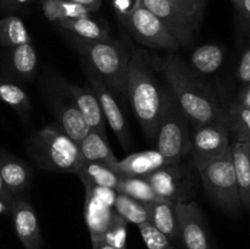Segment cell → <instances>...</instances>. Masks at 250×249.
Here are the masks:
<instances>
[{"label":"cell","mask_w":250,"mask_h":249,"mask_svg":"<svg viewBox=\"0 0 250 249\" xmlns=\"http://www.w3.org/2000/svg\"><path fill=\"white\" fill-rule=\"evenodd\" d=\"M24 43H32V38L20 17L7 16L0 20V45L14 48Z\"/></svg>","instance_id":"28"},{"label":"cell","mask_w":250,"mask_h":249,"mask_svg":"<svg viewBox=\"0 0 250 249\" xmlns=\"http://www.w3.org/2000/svg\"><path fill=\"white\" fill-rule=\"evenodd\" d=\"M4 211H9V207H7L4 202H1V200H0V214Z\"/></svg>","instance_id":"43"},{"label":"cell","mask_w":250,"mask_h":249,"mask_svg":"<svg viewBox=\"0 0 250 249\" xmlns=\"http://www.w3.org/2000/svg\"><path fill=\"white\" fill-rule=\"evenodd\" d=\"M114 210L128 224H134L138 226L143 222L149 221L148 204L138 202V200L133 199L128 195L121 194V193H117Z\"/></svg>","instance_id":"30"},{"label":"cell","mask_w":250,"mask_h":249,"mask_svg":"<svg viewBox=\"0 0 250 249\" xmlns=\"http://www.w3.org/2000/svg\"><path fill=\"white\" fill-rule=\"evenodd\" d=\"M93 249H114L109 244L105 243L104 241H99L97 243H93Z\"/></svg>","instance_id":"41"},{"label":"cell","mask_w":250,"mask_h":249,"mask_svg":"<svg viewBox=\"0 0 250 249\" xmlns=\"http://www.w3.org/2000/svg\"><path fill=\"white\" fill-rule=\"evenodd\" d=\"M15 232L24 249H42V233L38 217L31 203L21 195L15 197L9 207Z\"/></svg>","instance_id":"15"},{"label":"cell","mask_w":250,"mask_h":249,"mask_svg":"<svg viewBox=\"0 0 250 249\" xmlns=\"http://www.w3.org/2000/svg\"><path fill=\"white\" fill-rule=\"evenodd\" d=\"M28 154L39 168L54 172L77 173L81 164L78 143L55 126H45L31 137Z\"/></svg>","instance_id":"4"},{"label":"cell","mask_w":250,"mask_h":249,"mask_svg":"<svg viewBox=\"0 0 250 249\" xmlns=\"http://www.w3.org/2000/svg\"><path fill=\"white\" fill-rule=\"evenodd\" d=\"M193 165L199 173L208 197L229 214L238 215L242 207L232 161V149L217 158H193Z\"/></svg>","instance_id":"5"},{"label":"cell","mask_w":250,"mask_h":249,"mask_svg":"<svg viewBox=\"0 0 250 249\" xmlns=\"http://www.w3.org/2000/svg\"><path fill=\"white\" fill-rule=\"evenodd\" d=\"M171 249H173V248H171Z\"/></svg>","instance_id":"45"},{"label":"cell","mask_w":250,"mask_h":249,"mask_svg":"<svg viewBox=\"0 0 250 249\" xmlns=\"http://www.w3.org/2000/svg\"><path fill=\"white\" fill-rule=\"evenodd\" d=\"M43 12L49 21L58 23L66 20L78 19V17L89 16L92 14L89 9L75 2L66 0H43L42 2Z\"/></svg>","instance_id":"27"},{"label":"cell","mask_w":250,"mask_h":249,"mask_svg":"<svg viewBox=\"0 0 250 249\" xmlns=\"http://www.w3.org/2000/svg\"><path fill=\"white\" fill-rule=\"evenodd\" d=\"M84 188L85 192L92 193L94 197H97L98 199L102 200L104 204H106L107 207L114 209V204L117 195L116 189L109 187H98V186H84Z\"/></svg>","instance_id":"35"},{"label":"cell","mask_w":250,"mask_h":249,"mask_svg":"<svg viewBox=\"0 0 250 249\" xmlns=\"http://www.w3.org/2000/svg\"><path fill=\"white\" fill-rule=\"evenodd\" d=\"M126 95L134 115L149 138H155L165 100V90L153 72L148 53L138 49L131 55L127 73Z\"/></svg>","instance_id":"2"},{"label":"cell","mask_w":250,"mask_h":249,"mask_svg":"<svg viewBox=\"0 0 250 249\" xmlns=\"http://www.w3.org/2000/svg\"><path fill=\"white\" fill-rule=\"evenodd\" d=\"M146 178L161 199L172 204L190 202L194 194L192 167L183 165L182 161L164 166Z\"/></svg>","instance_id":"8"},{"label":"cell","mask_w":250,"mask_h":249,"mask_svg":"<svg viewBox=\"0 0 250 249\" xmlns=\"http://www.w3.org/2000/svg\"><path fill=\"white\" fill-rule=\"evenodd\" d=\"M166 165L170 163L158 149L137 151L119 160L117 173L120 177H146Z\"/></svg>","instance_id":"16"},{"label":"cell","mask_w":250,"mask_h":249,"mask_svg":"<svg viewBox=\"0 0 250 249\" xmlns=\"http://www.w3.org/2000/svg\"><path fill=\"white\" fill-rule=\"evenodd\" d=\"M114 209L98 199L89 192H85L84 202V220L90 233L92 243L103 241L105 231L109 226Z\"/></svg>","instance_id":"19"},{"label":"cell","mask_w":250,"mask_h":249,"mask_svg":"<svg viewBox=\"0 0 250 249\" xmlns=\"http://www.w3.org/2000/svg\"><path fill=\"white\" fill-rule=\"evenodd\" d=\"M226 119L229 134L234 136V142L250 141V109L233 102L226 109Z\"/></svg>","instance_id":"29"},{"label":"cell","mask_w":250,"mask_h":249,"mask_svg":"<svg viewBox=\"0 0 250 249\" xmlns=\"http://www.w3.org/2000/svg\"><path fill=\"white\" fill-rule=\"evenodd\" d=\"M138 229L148 249H171L170 239L159 231L151 222L146 221L138 225Z\"/></svg>","instance_id":"33"},{"label":"cell","mask_w":250,"mask_h":249,"mask_svg":"<svg viewBox=\"0 0 250 249\" xmlns=\"http://www.w3.org/2000/svg\"><path fill=\"white\" fill-rule=\"evenodd\" d=\"M142 4L163 21L178 41L180 45H188L192 42L198 22L181 11L168 0H141Z\"/></svg>","instance_id":"14"},{"label":"cell","mask_w":250,"mask_h":249,"mask_svg":"<svg viewBox=\"0 0 250 249\" xmlns=\"http://www.w3.org/2000/svg\"><path fill=\"white\" fill-rule=\"evenodd\" d=\"M120 15L134 38L143 45L155 49H177L181 46L163 21L146 9L141 0H134V4Z\"/></svg>","instance_id":"7"},{"label":"cell","mask_w":250,"mask_h":249,"mask_svg":"<svg viewBox=\"0 0 250 249\" xmlns=\"http://www.w3.org/2000/svg\"><path fill=\"white\" fill-rule=\"evenodd\" d=\"M0 102L12 107L21 115H27L31 109L28 93L17 83L0 78Z\"/></svg>","instance_id":"31"},{"label":"cell","mask_w":250,"mask_h":249,"mask_svg":"<svg viewBox=\"0 0 250 249\" xmlns=\"http://www.w3.org/2000/svg\"><path fill=\"white\" fill-rule=\"evenodd\" d=\"M0 175L7 189L15 197L23 195L31 185L29 166L2 148H0Z\"/></svg>","instance_id":"17"},{"label":"cell","mask_w":250,"mask_h":249,"mask_svg":"<svg viewBox=\"0 0 250 249\" xmlns=\"http://www.w3.org/2000/svg\"><path fill=\"white\" fill-rule=\"evenodd\" d=\"M224 49L217 44H204L190 55V67L202 75L215 73L224 62Z\"/></svg>","instance_id":"25"},{"label":"cell","mask_w":250,"mask_h":249,"mask_svg":"<svg viewBox=\"0 0 250 249\" xmlns=\"http://www.w3.org/2000/svg\"><path fill=\"white\" fill-rule=\"evenodd\" d=\"M84 186H98L116 189L120 176L115 170L100 163L81 160L77 173Z\"/></svg>","instance_id":"21"},{"label":"cell","mask_w":250,"mask_h":249,"mask_svg":"<svg viewBox=\"0 0 250 249\" xmlns=\"http://www.w3.org/2000/svg\"><path fill=\"white\" fill-rule=\"evenodd\" d=\"M78 148H80L81 160L104 164L117 172L119 160L112 153L107 138L103 137L97 131L90 129L87 136L78 143Z\"/></svg>","instance_id":"20"},{"label":"cell","mask_w":250,"mask_h":249,"mask_svg":"<svg viewBox=\"0 0 250 249\" xmlns=\"http://www.w3.org/2000/svg\"><path fill=\"white\" fill-rule=\"evenodd\" d=\"M10 68L23 80H31L38 67V55L32 43L20 44L11 48L9 55Z\"/></svg>","instance_id":"24"},{"label":"cell","mask_w":250,"mask_h":249,"mask_svg":"<svg viewBox=\"0 0 250 249\" xmlns=\"http://www.w3.org/2000/svg\"><path fill=\"white\" fill-rule=\"evenodd\" d=\"M15 198V195H12V193L7 189V187L5 186L4 181H2L1 175H0V200L4 202L7 207H10L12 199Z\"/></svg>","instance_id":"38"},{"label":"cell","mask_w":250,"mask_h":249,"mask_svg":"<svg viewBox=\"0 0 250 249\" xmlns=\"http://www.w3.org/2000/svg\"><path fill=\"white\" fill-rule=\"evenodd\" d=\"M85 73H87L90 89L95 94L100 104V107H102L105 121L107 122L110 128L112 129V132L115 133L116 138L119 139L121 145L127 149L129 146L128 129H127L126 120H125L124 114H122L114 94L88 66H85Z\"/></svg>","instance_id":"12"},{"label":"cell","mask_w":250,"mask_h":249,"mask_svg":"<svg viewBox=\"0 0 250 249\" xmlns=\"http://www.w3.org/2000/svg\"><path fill=\"white\" fill-rule=\"evenodd\" d=\"M116 192L128 195L142 203L167 202L159 197L146 177H120Z\"/></svg>","instance_id":"26"},{"label":"cell","mask_w":250,"mask_h":249,"mask_svg":"<svg viewBox=\"0 0 250 249\" xmlns=\"http://www.w3.org/2000/svg\"><path fill=\"white\" fill-rule=\"evenodd\" d=\"M168 1L172 2L176 7H178L195 22H199L204 10V0H168Z\"/></svg>","instance_id":"34"},{"label":"cell","mask_w":250,"mask_h":249,"mask_svg":"<svg viewBox=\"0 0 250 249\" xmlns=\"http://www.w3.org/2000/svg\"><path fill=\"white\" fill-rule=\"evenodd\" d=\"M156 149L170 164L182 161L192 151V126L175 98L165 90L163 112L156 133Z\"/></svg>","instance_id":"6"},{"label":"cell","mask_w":250,"mask_h":249,"mask_svg":"<svg viewBox=\"0 0 250 249\" xmlns=\"http://www.w3.org/2000/svg\"><path fill=\"white\" fill-rule=\"evenodd\" d=\"M227 119L210 122L192 129L193 158L212 159L226 154L231 149Z\"/></svg>","instance_id":"11"},{"label":"cell","mask_w":250,"mask_h":249,"mask_svg":"<svg viewBox=\"0 0 250 249\" xmlns=\"http://www.w3.org/2000/svg\"><path fill=\"white\" fill-rule=\"evenodd\" d=\"M178 237L186 249H214L202 209L195 202L176 203Z\"/></svg>","instance_id":"9"},{"label":"cell","mask_w":250,"mask_h":249,"mask_svg":"<svg viewBox=\"0 0 250 249\" xmlns=\"http://www.w3.org/2000/svg\"><path fill=\"white\" fill-rule=\"evenodd\" d=\"M167 81L172 97L189 120L193 128L226 119V109L211 90L178 56L168 55L153 61Z\"/></svg>","instance_id":"1"},{"label":"cell","mask_w":250,"mask_h":249,"mask_svg":"<svg viewBox=\"0 0 250 249\" xmlns=\"http://www.w3.org/2000/svg\"><path fill=\"white\" fill-rule=\"evenodd\" d=\"M237 77L244 85L250 84V46L246 49L237 67Z\"/></svg>","instance_id":"36"},{"label":"cell","mask_w":250,"mask_h":249,"mask_svg":"<svg viewBox=\"0 0 250 249\" xmlns=\"http://www.w3.org/2000/svg\"><path fill=\"white\" fill-rule=\"evenodd\" d=\"M60 28L65 29L72 37L87 41H109L110 36L106 28L89 16L78 17V19L66 20L56 23Z\"/></svg>","instance_id":"23"},{"label":"cell","mask_w":250,"mask_h":249,"mask_svg":"<svg viewBox=\"0 0 250 249\" xmlns=\"http://www.w3.org/2000/svg\"><path fill=\"white\" fill-rule=\"evenodd\" d=\"M125 249H126V248H125Z\"/></svg>","instance_id":"46"},{"label":"cell","mask_w":250,"mask_h":249,"mask_svg":"<svg viewBox=\"0 0 250 249\" xmlns=\"http://www.w3.org/2000/svg\"><path fill=\"white\" fill-rule=\"evenodd\" d=\"M72 44L85 59L87 65L112 94L126 95L127 73L131 55L117 42L87 41L72 37Z\"/></svg>","instance_id":"3"},{"label":"cell","mask_w":250,"mask_h":249,"mask_svg":"<svg viewBox=\"0 0 250 249\" xmlns=\"http://www.w3.org/2000/svg\"><path fill=\"white\" fill-rule=\"evenodd\" d=\"M0 5L4 9H10L15 5V0H0Z\"/></svg>","instance_id":"42"},{"label":"cell","mask_w":250,"mask_h":249,"mask_svg":"<svg viewBox=\"0 0 250 249\" xmlns=\"http://www.w3.org/2000/svg\"><path fill=\"white\" fill-rule=\"evenodd\" d=\"M27 1H29V0H15V4H23Z\"/></svg>","instance_id":"44"},{"label":"cell","mask_w":250,"mask_h":249,"mask_svg":"<svg viewBox=\"0 0 250 249\" xmlns=\"http://www.w3.org/2000/svg\"><path fill=\"white\" fill-rule=\"evenodd\" d=\"M231 149L239 202L241 207L250 212V141L234 142Z\"/></svg>","instance_id":"18"},{"label":"cell","mask_w":250,"mask_h":249,"mask_svg":"<svg viewBox=\"0 0 250 249\" xmlns=\"http://www.w3.org/2000/svg\"><path fill=\"white\" fill-rule=\"evenodd\" d=\"M239 12L250 21V0H232Z\"/></svg>","instance_id":"39"},{"label":"cell","mask_w":250,"mask_h":249,"mask_svg":"<svg viewBox=\"0 0 250 249\" xmlns=\"http://www.w3.org/2000/svg\"><path fill=\"white\" fill-rule=\"evenodd\" d=\"M127 224L128 222L122 219L117 212H115L111 217L109 226L103 236V241L114 249H125L127 242Z\"/></svg>","instance_id":"32"},{"label":"cell","mask_w":250,"mask_h":249,"mask_svg":"<svg viewBox=\"0 0 250 249\" xmlns=\"http://www.w3.org/2000/svg\"><path fill=\"white\" fill-rule=\"evenodd\" d=\"M148 210L149 222L163 232L170 241L178 238V222L175 204L170 202L148 203Z\"/></svg>","instance_id":"22"},{"label":"cell","mask_w":250,"mask_h":249,"mask_svg":"<svg viewBox=\"0 0 250 249\" xmlns=\"http://www.w3.org/2000/svg\"><path fill=\"white\" fill-rule=\"evenodd\" d=\"M48 88L50 89V92L48 93L49 107L53 111L59 127L63 133L67 134L76 143H80L90 131L89 126L83 119L80 110L75 106V104L67 97L65 100L62 98V93L58 92L49 84Z\"/></svg>","instance_id":"13"},{"label":"cell","mask_w":250,"mask_h":249,"mask_svg":"<svg viewBox=\"0 0 250 249\" xmlns=\"http://www.w3.org/2000/svg\"><path fill=\"white\" fill-rule=\"evenodd\" d=\"M66 1L75 2V4L81 5V6L87 7L92 12L97 11L100 7V4H102V0H66Z\"/></svg>","instance_id":"40"},{"label":"cell","mask_w":250,"mask_h":249,"mask_svg":"<svg viewBox=\"0 0 250 249\" xmlns=\"http://www.w3.org/2000/svg\"><path fill=\"white\" fill-rule=\"evenodd\" d=\"M49 85L62 93L75 104L90 129H94L103 137L107 138L104 115H103L99 102L92 89L80 87V85L66 82L60 78H53Z\"/></svg>","instance_id":"10"},{"label":"cell","mask_w":250,"mask_h":249,"mask_svg":"<svg viewBox=\"0 0 250 249\" xmlns=\"http://www.w3.org/2000/svg\"><path fill=\"white\" fill-rule=\"evenodd\" d=\"M234 102H237L238 104L243 105V106L249 107L250 109V84L244 85L243 89H242L241 92H239V94L237 95Z\"/></svg>","instance_id":"37"}]
</instances>
